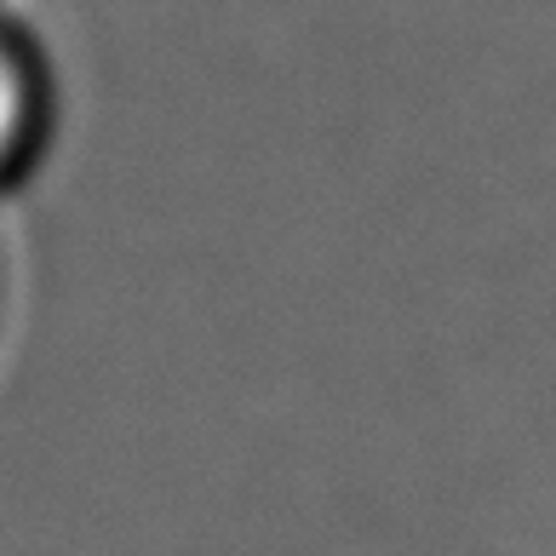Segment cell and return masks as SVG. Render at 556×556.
<instances>
[{"label": "cell", "mask_w": 556, "mask_h": 556, "mask_svg": "<svg viewBox=\"0 0 556 556\" xmlns=\"http://www.w3.org/2000/svg\"><path fill=\"white\" fill-rule=\"evenodd\" d=\"M52 138V75L24 29L0 17V195L24 178Z\"/></svg>", "instance_id": "obj_1"}]
</instances>
